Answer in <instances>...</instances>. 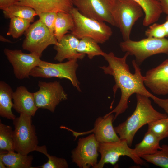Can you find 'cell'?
Returning a JSON list of instances; mask_svg holds the SVG:
<instances>
[{
  "label": "cell",
  "instance_id": "cell-1",
  "mask_svg": "<svg viewBox=\"0 0 168 168\" xmlns=\"http://www.w3.org/2000/svg\"><path fill=\"white\" fill-rule=\"evenodd\" d=\"M129 54L126 52L122 58L115 56L112 52L105 53L102 56L107 61V66H99L104 73L113 76L115 84L113 87L115 95L118 89H120L121 95L117 106L112 111L106 114V116L115 113L113 121L120 114L124 113L128 107V100L133 94H139L152 99L159 106L163 108L167 113L168 111V98H158L150 92L144 84V76L142 74L141 69L135 59L132 61L134 73H132L126 60Z\"/></svg>",
  "mask_w": 168,
  "mask_h": 168
},
{
  "label": "cell",
  "instance_id": "cell-2",
  "mask_svg": "<svg viewBox=\"0 0 168 168\" xmlns=\"http://www.w3.org/2000/svg\"><path fill=\"white\" fill-rule=\"evenodd\" d=\"M136 106L131 116L124 122L114 127L121 139L126 141L132 145L134 137L143 126L157 119L167 117L166 114L161 113L153 107L150 98L140 94H136Z\"/></svg>",
  "mask_w": 168,
  "mask_h": 168
},
{
  "label": "cell",
  "instance_id": "cell-3",
  "mask_svg": "<svg viewBox=\"0 0 168 168\" xmlns=\"http://www.w3.org/2000/svg\"><path fill=\"white\" fill-rule=\"evenodd\" d=\"M70 13L74 23L71 34L78 39L88 37L94 39L98 43L103 44L111 37L113 33L112 29L105 22L85 16L74 7Z\"/></svg>",
  "mask_w": 168,
  "mask_h": 168
},
{
  "label": "cell",
  "instance_id": "cell-4",
  "mask_svg": "<svg viewBox=\"0 0 168 168\" xmlns=\"http://www.w3.org/2000/svg\"><path fill=\"white\" fill-rule=\"evenodd\" d=\"M112 13L115 26L119 29L124 41L130 39L133 25L144 14L142 8L133 0H115Z\"/></svg>",
  "mask_w": 168,
  "mask_h": 168
},
{
  "label": "cell",
  "instance_id": "cell-5",
  "mask_svg": "<svg viewBox=\"0 0 168 168\" xmlns=\"http://www.w3.org/2000/svg\"><path fill=\"white\" fill-rule=\"evenodd\" d=\"M121 50L134 56L139 66L148 58L155 54H164L168 55V39L147 37L138 41L130 39L121 42Z\"/></svg>",
  "mask_w": 168,
  "mask_h": 168
},
{
  "label": "cell",
  "instance_id": "cell-6",
  "mask_svg": "<svg viewBox=\"0 0 168 168\" xmlns=\"http://www.w3.org/2000/svg\"><path fill=\"white\" fill-rule=\"evenodd\" d=\"M32 117L21 113L19 117L13 120L15 151L23 155H28L35 151L38 146V141L35 126L32 123Z\"/></svg>",
  "mask_w": 168,
  "mask_h": 168
},
{
  "label": "cell",
  "instance_id": "cell-7",
  "mask_svg": "<svg viewBox=\"0 0 168 168\" xmlns=\"http://www.w3.org/2000/svg\"><path fill=\"white\" fill-rule=\"evenodd\" d=\"M77 60L75 59L56 63L42 60L39 66L31 70L30 76L45 78H65L70 80L73 86L81 92L80 83L76 73L78 67Z\"/></svg>",
  "mask_w": 168,
  "mask_h": 168
},
{
  "label": "cell",
  "instance_id": "cell-8",
  "mask_svg": "<svg viewBox=\"0 0 168 168\" xmlns=\"http://www.w3.org/2000/svg\"><path fill=\"white\" fill-rule=\"evenodd\" d=\"M22 47L40 57L43 51L50 45H57L58 41L54 33L39 20L30 25L26 31Z\"/></svg>",
  "mask_w": 168,
  "mask_h": 168
},
{
  "label": "cell",
  "instance_id": "cell-9",
  "mask_svg": "<svg viewBox=\"0 0 168 168\" xmlns=\"http://www.w3.org/2000/svg\"><path fill=\"white\" fill-rule=\"evenodd\" d=\"M130 147L124 139H120L116 142H99L98 152L101 156L95 168H102L106 163L114 165L121 156L128 157L137 164L144 165V161L136 155L134 149Z\"/></svg>",
  "mask_w": 168,
  "mask_h": 168
},
{
  "label": "cell",
  "instance_id": "cell-10",
  "mask_svg": "<svg viewBox=\"0 0 168 168\" xmlns=\"http://www.w3.org/2000/svg\"><path fill=\"white\" fill-rule=\"evenodd\" d=\"M38 86L39 90L33 94L36 105L38 108L47 109L54 112L56 106L68 99L67 94L58 81H39Z\"/></svg>",
  "mask_w": 168,
  "mask_h": 168
},
{
  "label": "cell",
  "instance_id": "cell-11",
  "mask_svg": "<svg viewBox=\"0 0 168 168\" xmlns=\"http://www.w3.org/2000/svg\"><path fill=\"white\" fill-rule=\"evenodd\" d=\"M99 143L94 133L80 138L71 152L72 162L80 168H95L98 163Z\"/></svg>",
  "mask_w": 168,
  "mask_h": 168
},
{
  "label": "cell",
  "instance_id": "cell-12",
  "mask_svg": "<svg viewBox=\"0 0 168 168\" xmlns=\"http://www.w3.org/2000/svg\"><path fill=\"white\" fill-rule=\"evenodd\" d=\"M79 12L88 17L115 24L112 13V4L109 0H72Z\"/></svg>",
  "mask_w": 168,
  "mask_h": 168
},
{
  "label": "cell",
  "instance_id": "cell-13",
  "mask_svg": "<svg viewBox=\"0 0 168 168\" xmlns=\"http://www.w3.org/2000/svg\"><path fill=\"white\" fill-rule=\"evenodd\" d=\"M4 53L13 67L15 77L19 80L29 78L30 71L42 61L37 54L24 53L20 50L5 48Z\"/></svg>",
  "mask_w": 168,
  "mask_h": 168
},
{
  "label": "cell",
  "instance_id": "cell-14",
  "mask_svg": "<svg viewBox=\"0 0 168 168\" xmlns=\"http://www.w3.org/2000/svg\"><path fill=\"white\" fill-rule=\"evenodd\" d=\"M114 117L113 114L106 116L98 117L95 122L94 128L86 132H77L63 126H61L60 128L72 132L75 139L79 136L93 133L96 140L99 142L117 141L120 139L113 126Z\"/></svg>",
  "mask_w": 168,
  "mask_h": 168
},
{
  "label": "cell",
  "instance_id": "cell-15",
  "mask_svg": "<svg viewBox=\"0 0 168 168\" xmlns=\"http://www.w3.org/2000/svg\"><path fill=\"white\" fill-rule=\"evenodd\" d=\"M144 84L153 94H168V59L157 67L148 70Z\"/></svg>",
  "mask_w": 168,
  "mask_h": 168
},
{
  "label": "cell",
  "instance_id": "cell-16",
  "mask_svg": "<svg viewBox=\"0 0 168 168\" xmlns=\"http://www.w3.org/2000/svg\"><path fill=\"white\" fill-rule=\"evenodd\" d=\"M16 4L31 7L37 15L44 12L70 13L74 7L72 0H19Z\"/></svg>",
  "mask_w": 168,
  "mask_h": 168
},
{
  "label": "cell",
  "instance_id": "cell-17",
  "mask_svg": "<svg viewBox=\"0 0 168 168\" xmlns=\"http://www.w3.org/2000/svg\"><path fill=\"white\" fill-rule=\"evenodd\" d=\"M79 40L71 34L65 35L54 48L57 51L54 59L62 62L65 59H82L85 54L77 52V48Z\"/></svg>",
  "mask_w": 168,
  "mask_h": 168
},
{
  "label": "cell",
  "instance_id": "cell-18",
  "mask_svg": "<svg viewBox=\"0 0 168 168\" xmlns=\"http://www.w3.org/2000/svg\"><path fill=\"white\" fill-rule=\"evenodd\" d=\"M13 108L20 114L34 116L38 108L36 105L33 93L29 92L26 87L20 86L14 92Z\"/></svg>",
  "mask_w": 168,
  "mask_h": 168
},
{
  "label": "cell",
  "instance_id": "cell-19",
  "mask_svg": "<svg viewBox=\"0 0 168 168\" xmlns=\"http://www.w3.org/2000/svg\"><path fill=\"white\" fill-rule=\"evenodd\" d=\"M112 4L115 0H109ZM142 8L144 14L143 25L149 26L155 23L163 13L159 2L156 0H133Z\"/></svg>",
  "mask_w": 168,
  "mask_h": 168
},
{
  "label": "cell",
  "instance_id": "cell-20",
  "mask_svg": "<svg viewBox=\"0 0 168 168\" xmlns=\"http://www.w3.org/2000/svg\"><path fill=\"white\" fill-rule=\"evenodd\" d=\"M15 151L0 150V160L7 168H31L33 157Z\"/></svg>",
  "mask_w": 168,
  "mask_h": 168
},
{
  "label": "cell",
  "instance_id": "cell-21",
  "mask_svg": "<svg viewBox=\"0 0 168 168\" xmlns=\"http://www.w3.org/2000/svg\"><path fill=\"white\" fill-rule=\"evenodd\" d=\"M13 91L11 86L3 81L0 82V115L1 117L13 120L16 116L13 113Z\"/></svg>",
  "mask_w": 168,
  "mask_h": 168
},
{
  "label": "cell",
  "instance_id": "cell-22",
  "mask_svg": "<svg viewBox=\"0 0 168 168\" xmlns=\"http://www.w3.org/2000/svg\"><path fill=\"white\" fill-rule=\"evenodd\" d=\"M160 141L155 135L147 130L142 140L135 145L134 148V152L141 158L145 155L154 154L161 148Z\"/></svg>",
  "mask_w": 168,
  "mask_h": 168
},
{
  "label": "cell",
  "instance_id": "cell-23",
  "mask_svg": "<svg viewBox=\"0 0 168 168\" xmlns=\"http://www.w3.org/2000/svg\"><path fill=\"white\" fill-rule=\"evenodd\" d=\"M74 26V19L70 13H57L54 34L58 41L66 34L73 29Z\"/></svg>",
  "mask_w": 168,
  "mask_h": 168
},
{
  "label": "cell",
  "instance_id": "cell-24",
  "mask_svg": "<svg viewBox=\"0 0 168 168\" xmlns=\"http://www.w3.org/2000/svg\"><path fill=\"white\" fill-rule=\"evenodd\" d=\"M5 17L11 19L18 17L27 20L30 22L33 21L34 17L37 15L35 11L31 7L27 6L15 4L3 10Z\"/></svg>",
  "mask_w": 168,
  "mask_h": 168
},
{
  "label": "cell",
  "instance_id": "cell-25",
  "mask_svg": "<svg viewBox=\"0 0 168 168\" xmlns=\"http://www.w3.org/2000/svg\"><path fill=\"white\" fill-rule=\"evenodd\" d=\"M77 50L78 53L87 54L90 59L96 56H103L105 53L102 50L97 42L88 37L83 38L79 40Z\"/></svg>",
  "mask_w": 168,
  "mask_h": 168
},
{
  "label": "cell",
  "instance_id": "cell-26",
  "mask_svg": "<svg viewBox=\"0 0 168 168\" xmlns=\"http://www.w3.org/2000/svg\"><path fill=\"white\" fill-rule=\"evenodd\" d=\"M155 153L142 156L147 161L163 168H168V145L163 144Z\"/></svg>",
  "mask_w": 168,
  "mask_h": 168
},
{
  "label": "cell",
  "instance_id": "cell-27",
  "mask_svg": "<svg viewBox=\"0 0 168 168\" xmlns=\"http://www.w3.org/2000/svg\"><path fill=\"white\" fill-rule=\"evenodd\" d=\"M35 151L40 152L46 155L48 158L47 162L42 165L32 167L31 168H67L69 166L66 160L64 158L58 157L50 155L47 152L46 147L45 145L38 146Z\"/></svg>",
  "mask_w": 168,
  "mask_h": 168
},
{
  "label": "cell",
  "instance_id": "cell-28",
  "mask_svg": "<svg viewBox=\"0 0 168 168\" xmlns=\"http://www.w3.org/2000/svg\"><path fill=\"white\" fill-rule=\"evenodd\" d=\"M29 21L18 17L10 19V23L7 35L15 39L20 37L26 32L31 25Z\"/></svg>",
  "mask_w": 168,
  "mask_h": 168
},
{
  "label": "cell",
  "instance_id": "cell-29",
  "mask_svg": "<svg viewBox=\"0 0 168 168\" xmlns=\"http://www.w3.org/2000/svg\"><path fill=\"white\" fill-rule=\"evenodd\" d=\"M13 131L10 126L0 122V150L15 151Z\"/></svg>",
  "mask_w": 168,
  "mask_h": 168
},
{
  "label": "cell",
  "instance_id": "cell-30",
  "mask_svg": "<svg viewBox=\"0 0 168 168\" xmlns=\"http://www.w3.org/2000/svg\"><path fill=\"white\" fill-rule=\"evenodd\" d=\"M148 130L160 141L168 137V118L161 119L148 124Z\"/></svg>",
  "mask_w": 168,
  "mask_h": 168
},
{
  "label": "cell",
  "instance_id": "cell-31",
  "mask_svg": "<svg viewBox=\"0 0 168 168\" xmlns=\"http://www.w3.org/2000/svg\"><path fill=\"white\" fill-rule=\"evenodd\" d=\"M38 15L39 16V20L47 26L52 33H54L57 13L44 12L39 13Z\"/></svg>",
  "mask_w": 168,
  "mask_h": 168
},
{
  "label": "cell",
  "instance_id": "cell-32",
  "mask_svg": "<svg viewBox=\"0 0 168 168\" xmlns=\"http://www.w3.org/2000/svg\"><path fill=\"white\" fill-rule=\"evenodd\" d=\"M147 37L162 38L166 37V33L162 24L154 23L149 26L145 31Z\"/></svg>",
  "mask_w": 168,
  "mask_h": 168
},
{
  "label": "cell",
  "instance_id": "cell-33",
  "mask_svg": "<svg viewBox=\"0 0 168 168\" xmlns=\"http://www.w3.org/2000/svg\"><path fill=\"white\" fill-rule=\"evenodd\" d=\"M19 0H0V8L4 10L10 6L16 4Z\"/></svg>",
  "mask_w": 168,
  "mask_h": 168
},
{
  "label": "cell",
  "instance_id": "cell-34",
  "mask_svg": "<svg viewBox=\"0 0 168 168\" xmlns=\"http://www.w3.org/2000/svg\"><path fill=\"white\" fill-rule=\"evenodd\" d=\"M159 2L163 12L166 15V19H168V0H156Z\"/></svg>",
  "mask_w": 168,
  "mask_h": 168
},
{
  "label": "cell",
  "instance_id": "cell-35",
  "mask_svg": "<svg viewBox=\"0 0 168 168\" xmlns=\"http://www.w3.org/2000/svg\"><path fill=\"white\" fill-rule=\"evenodd\" d=\"M162 24L166 32V37H168V19H166V21Z\"/></svg>",
  "mask_w": 168,
  "mask_h": 168
},
{
  "label": "cell",
  "instance_id": "cell-36",
  "mask_svg": "<svg viewBox=\"0 0 168 168\" xmlns=\"http://www.w3.org/2000/svg\"><path fill=\"white\" fill-rule=\"evenodd\" d=\"M0 40L2 41L7 42H9V43H10V42L11 43V42L10 40H8V39H6L2 35L0 36Z\"/></svg>",
  "mask_w": 168,
  "mask_h": 168
},
{
  "label": "cell",
  "instance_id": "cell-37",
  "mask_svg": "<svg viewBox=\"0 0 168 168\" xmlns=\"http://www.w3.org/2000/svg\"><path fill=\"white\" fill-rule=\"evenodd\" d=\"M0 168H6L7 167L5 165L2 161L0 160Z\"/></svg>",
  "mask_w": 168,
  "mask_h": 168
},
{
  "label": "cell",
  "instance_id": "cell-38",
  "mask_svg": "<svg viewBox=\"0 0 168 168\" xmlns=\"http://www.w3.org/2000/svg\"><path fill=\"white\" fill-rule=\"evenodd\" d=\"M167 117L168 118V111H167Z\"/></svg>",
  "mask_w": 168,
  "mask_h": 168
}]
</instances>
